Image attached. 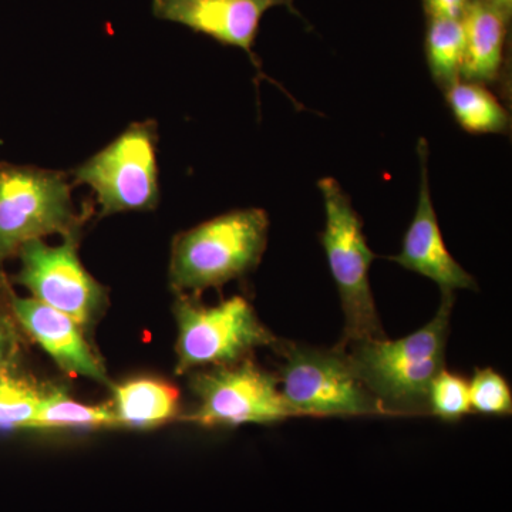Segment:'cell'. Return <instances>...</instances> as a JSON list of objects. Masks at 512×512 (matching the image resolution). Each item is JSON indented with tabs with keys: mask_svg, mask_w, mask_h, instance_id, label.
<instances>
[{
	"mask_svg": "<svg viewBox=\"0 0 512 512\" xmlns=\"http://www.w3.org/2000/svg\"><path fill=\"white\" fill-rule=\"evenodd\" d=\"M453 305L454 293H441L436 316L412 335L346 348L357 376L387 413L429 412L431 384L444 369Z\"/></svg>",
	"mask_w": 512,
	"mask_h": 512,
	"instance_id": "obj_1",
	"label": "cell"
},
{
	"mask_svg": "<svg viewBox=\"0 0 512 512\" xmlns=\"http://www.w3.org/2000/svg\"><path fill=\"white\" fill-rule=\"evenodd\" d=\"M261 208L225 212L174 238L168 278L178 295H200L254 271L268 245Z\"/></svg>",
	"mask_w": 512,
	"mask_h": 512,
	"instance_id": "obj_2",
	"label": "cell"
},
{
	"mask_svg": "<svg viewBox=\"0 0 512 512\" xmlns=\"http://www.w3.org/2000/svg\"><path fill=\"white\" fill-rule=\"evenodd\" d=\"M318 188L325 204L320 241L345 313L340 345L387 339L370 288L369 271L376 255L367 245L362 218L335 178H320Z\"/></svg>",
	"mask_w": 512,
	"mask_h": 512,
	"instance_id": "obj_3",
	"label": "cell"
},
{
	"mask_svg": "<svg viewBox=\"0 0 512 512\" xmlns=\"http://www.w3.org/2000/svg\"><path fill=\"white\" fill-rule=\"evenodd\" d=\"M73 187L64 171L0 163V265L30 241L82 231Z\"/></svg>",
	"mask_w": 512,
	"mask_h": 512,
	"instance_id": "obj_4",
	"label": "cell"
},
{
	"mask_svg": "<svg viewBox=\"0 0 512 512\" xmlns=\"http://www.w3.org/2000/svg\"><path fill=\"white\" fill-rule=\"evenodd\" d=\"M157 146L156 121H136L99 153L69 171L72 183L92 188L101 218L156 210L161 198Z\"/></svg>",
	"mask_w": 512,
	"mask_h": 512,
	"instance_id": "obj_5",
	"label": "cell"
},
{
	"mask_svg": "<svg viewBox=\"0 0 512 512\" xmlns=\"http://www.w3.org/2000/svg\"><path fill=\"white\" fill-rule=\"evenodd\" d=\"M178 336L175 352L178 375L198 367L235 365L262 346L278 339L259 320L251 303L242 296L205 306L188 295L174 305Z\"/></svg>",
	"mask_w": 512,
	"mask_h": 512,
	"instance_id": "obj_6",
	"label": "cell"
},
{
	"mask_svg": "<svg viewBox=\"0 0 512 512\" xmlns=\"http://www.w3.org/2000/svg\"><path fill=\"white\" fill-rule=\"evenodd\" d=\"M282 396L298 416H373L389 414L367 390L350 362L345 346L313 349L276 343Z\"/></svg>",
	"mask_w": 512,
	"mask_h": 512,
	"instance_id": "obj_7",
	"label": "cell"
},
{
	"mask_svg": "<svg viewBox=\"0 0 512 512\" xmlns=\"http://www.w3.org/2000/svg\"><path fill=\"white\" fill-rule=\"evenodd\" d=\"M198 406L187 417L205 427L278 423L296 417L282 396L279 379L251 359L215 366L191 377Z\"/></svg>",
	"mask_w": 512,
	"mask_h": 512,
	"instance_id": "obj_8",
	"label": "cell"
},
{
	"mask_svg": "<svg viewBox=\"0 0 512 512\" xmlns=\"http://www.w3.org/2000/svg\"><path fill=\"white\" fill-rule=\"evenodd\" d=\"M80 232L67 235L60 245L35 239L18 252L16 282L37 302L70 316L86 328L103 312L107 291L90 275L79 258Z\"/></svg>",
	"mask_w": 512,
	"mask_h": 512,
	"instance_id": "obj_9",
	"label": "cell"
},
{
	"mask_svg": "<svg viewBox=\"0 0 512 512\" xmlns=\"http://www.w3.org/2000/svg\"><path fill=\"white\" fill-rule=\"evenodd\" d=\"M420 160V194L416 212L403 238L402 251L390 256L393 262L431 279L439 285L441 293H454L457 289L477 291L476 279L463 268L444 244L443 235L429 183V144L420 138L417 146Z\"/></svg>",
	"mask_w": 512,
	"mask_h": 512,
	"instance_id": "obj_10",
	"label": "cell"
},
{
	"mask_svg": "<svg viewBox=\"0 0 512 512\" xmlns=\"http://www.w3.org/2000/svg\"><path fill=\"white\" fill-rule=\"evenodd\" d=\"M291 5L292 0H151V12L156 19L244 50L258 66L252 47L262 16L276 6Z\"/></svg>",
	"mask_w": 512,
	"mask_h": 512,
	"instance_id": "obj_11",
	"label": "cell"
},
{
	"mask_svg": "<svg viewBox=\"0 0 512 512\" xmlns=\"http://www.w3.org/2000/svg\"><path fill=\"white\" fill-rule=\"evenodd\" d=\"M12 311L26 333L56 365L73 376L107 383L106 370L83 336V328L64 313L33 298H12Z\"/></svg>",
	"mask_w": 512,
	"mask_h": 512,
	"instance_id": "obj_12",
	"label": "cell"
},
{
	"mask_svg": "<svg viewBox=\"0 0 512 512\" xmlns=\"http://www.w3.org/2000/svg\"><path fill=\"white\" fill-rule=\"evenodd\" d=\"M507 16L500 10L474 0L468 3L461 22L464 28V57L461 79L471 83H491L503 62Z\"/></svg>",
	"mask_w": 512,
	"mask_h": 512,
	"instance_id": "obj_13",
	"label": "cell"
},
{
	"mask_svg": "<svg viewBox=\"0 0 512 512\" xmlns=\"http://www.w3.org/2000/svg\"><path fill=\"white\" fill-rule=\"evenodd\" d=\"M111 407L119 427L151 429L177 416L180 393L164 380L140 377L114 387Z\"/></svg>",
	"mask_w": 512,
	"mask_h": 512,
	"instance_id": "obj_14",
	"label": "cell"
},
{
	"mask_svg": "<svg viewBox=\"0 0 512 512\" xmlns=\"http://www.w3.org/2000/svg\"><path fill=\"white\" fill-rule=\"evenodd\" d=\"M446 99L457 123L467 133L503 134L510 127L508 111L484 84L458 80L446 89Z\"/></svg>",
	"mask_w": 512,
	"mask_h": 512,
	"instance_id": "obj_15",
	"label": "cell"
},
{
	"mask_svg": "<svg viewBox=\"0 0 512 512\" xmlns=\"http://www.w3.org/2000/svg\"><path fill=\"white\" fill-rule=\"evenodd\" d=\"M119 427L111 404L89 406L76 402L63 390L53 389L45 393L30 429H104Z\"/></svg>",
	"mask_w": 512,
	"mask_h": 512,
	"instance_id": "obj_16",
	"label": "cell"
},
{
	"mask_svg": "<svg viewBox=\"0 0 512 512\" xmlns=\"http://www.w3.org/2000/svg\"><path fill=\"white\" fill-rule=\"evenodd\" d=\"M427 64L434 82L448 89L461 80L464 28L461 19H431L426 35Z\"/></svg>",
	"mask_w": 512,
	"mask_h": 512,
	"instance_id": "obj_17",
	"label": "cell"
},
{
	"mask_svg": "<svg viewBox=\"0 0 512 512\" xmlns=\"http://www.w3.org/2000/svg\"><path fill=\"white\" fill-rule=\"evenodd\" d=\"M45 393L15 369L0 377V429H30Z\"/></svg>",
	"mask_w": 512,
	"mask_h": 512,
	"instance_id": "obj_18",
	"label": "cell"
},
{
	"mask_svg": "<svg viewBox=\"0 0 512 512\" xmlns=\"http://www.w3.org/2000/svg\"><path fill=\"white\" fill-rule=\"evenodd\" d=\"M429 410L444 421L463 419L473 410L467 380L446 369L441 370L431 384Z\"/></svg>",
	"mask_w": 512,
	"mask_h": 512,
	"instance_id": "obj_19",
	"label": "cell"
},
{
	"mask_svg": "<svg viewBox=\"0 0 512 512\" xmlns=\"http://www.w3.org/2000/svg\"><path fill=\"white\" fill-rule=\"evenodd\" d=\"M470 387L471 409L490 416H510L512 394L507 380L493 369H477Z\"/></svg>",
	"mask_w": 512,
	"mask_h": 512,
	"instance_id": "obj_20",
	"label": "cell"
},
{
	"mask_svg": "<svg viewBox=\"0 0 512 512\" xmlns=\"http://www.w3.org/2000/svg\"><path fill=\"white\" fill-rule=\"evenodd\" d=\"M15 353L16 339L13 326L6 316L0 313V377L13 370Z\"/></svg>",
	"mask_w": 512,
	"mask_h": 512,
	"instance_id": "obj_21",
	"label": "cell"
},
{
	"mask_svg": "<svg viewBox=\"0 0 512 512\" xmlns=\"http://www.w3.org/2000/svg\"><path fill=\"white\" fill-rule=\"evenodd\" d=\"M426 10L431 19L463 18L468 0H424Z\"/></svg>",
	"mask_w": 512,
	"mask_h": 512,
	"instance_id": "obj_22",
	"label": "cell"
},
{
	"mask_svg": "<svg viewBox=\"0 0 512 512\" xmlns=\"http://www.w3.org/2000/svg\"><path fill=\"white\" fill-rule=\"evenodd\" d=\"M484 2L493 6V8L500 10V12L504 13L505 16L510 15L512 0H484Z\"/></svg>",
	"mask_w": 512,
	"mask_h": 512,
	"instance_id": "obj_23",
	"label": "cell"
}]
</instances>
